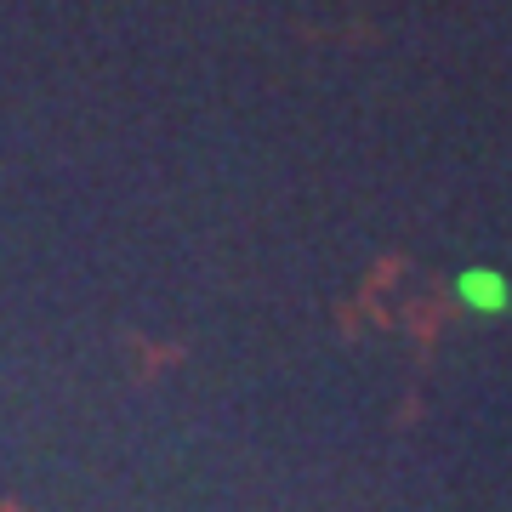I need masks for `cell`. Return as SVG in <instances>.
<instances>
[{
	"label": "cell",
	"mask_w": 512,
	"mask_h": 512,
	"mask_svg": "<svg viewBox=\"0 0 512 512\" xmlns=\"http://www.w3.org/2000/svg\"><path fill=\"white\" fill-rule=\"evenodd\" d=\"M456 291H461V302H467V308H478V313H501V308L512 302L507 279L490 274V268H473V274H461V279H456Z\"/></svg>",
	"instance_id": "6da1fadb"
}]
</instances>
